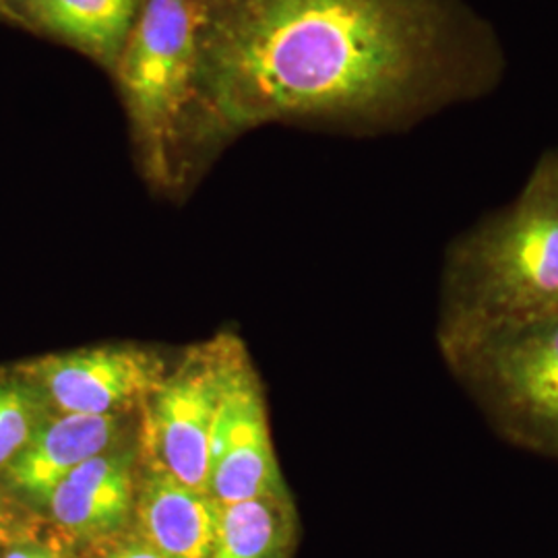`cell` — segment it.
<instances>
[{
	"instance_id": "14",
	"label": "cell",
	"mask_w": 558,
	"mask_h": 558,
	"mask_svg": "<svg viewBox=\"0 0 558 558\" xmlns=\"http://www.w3.org/2000/svg\"><path fill=\"white\" fill-rule=\"evenodd\" d=\"M104 558H163L160 553L143 538L126 539L114 546Z\"/></svg>"
},
{
	"instance_id": "10",
	"label": "cell",
	"mask_w": 558,
	"mask_h": 558,
	"mask_svg": "<svg viewBox=\"0 0 558 558\" xmlns=\"http://www.w3.org/2000/svg\"><path fill=\"white\" fill-rule=\"evenodd\" d=\"M117 437V414H60L59 418H46L20 456L7 465V476L25 495L46 502L73 470L110 451Z\"/></svg>"
},
{
	"instance_id": "9",
	"label": "cell",
	"mask_w": 558,
	"mask_h": 558,
	"mask_svg": "<svg viewBox=\"0 0 558 558\" xmlns=\"http://www.w3.org/2000/svg\"><path fill=\"white\" fill-rule=\"evenodd\" d=\"M141 538L163 558H211L221 505L166 472L147 468L140 500Z\"/></svg>"
},
{
	"instance_id": "3",
	"label": "cell",
	"mask_w": 558,
	"mask_h": 558,
	"mask_svg": "<svg viewBox=\"0 0 558 558\" xmlns=\"http://www.w3.org/2000/svg\"><path fill=\"white\" fill-rule=\"evenodd\" d=\"M199 25L195 0H145L110 77L145 179L177 189L201 163Z\"/></svg>"
},
{
	"instance_id": "4",
	"label": "cell",
	"mask_w": 558,
	"mask_h": 558,
	"mask_svg": "<svg viewBox=\"0 0 558 558\" xmlns=\"http://www.w3.org/2000/svg\"><path fill=\"white\" fill-rule=\"evenodd\" d=\"M439 350L502 439L558 461V313L440 341Z\"/></svg>"
},
{
	"instance_id": "15",
	"label": "cell",
	"mask_w": 558,
	"mask_h": 558,
	"mask_svg": "<svg viewBox=\"0 0 558 558\" xmlns=\"http://www.w3.org/2000/svg\"><path fill=\"white\" fill-rule=\"evenodd\" d=\"M4 558H60L57 553L44 548V546H34V544H23L9 550Z\"/></svg>"
},
{
	"instance_id": "16",
	"label": "cell",
	"mask_w": 558,
	"mask_h": 558,
	"mask_svg": "<svg viewBox=\"0 0 558 558\" xmlns=\"http://www.w3.org/2000/svg\"><path fill=\"white\" fill-rule=\"evenodd\" d=\"M195 2H199L201 4V2H205V0H195Z\"/></svg>"
},
{
	"instance_id": "5",
	"label": "cell",
	"mask_w": 558,
	"mask_h": 558,
	"mask_svg": "<svg viewBox=\"0 0 558 558\" xmlns=\"http://www.w3.org/2000/svg\"><path fill=\"white\" fill-rule=\"evenodd\" d=\"M230 354L226 345L189 354L145 399L147 468L203 493H209L211 433Z\"/></svg>"
},
{
	"instance_id": "6",
	"label": "cell",
	"mask_w": 558,
	"mask_h": 558,
	"mask_svg": "<svg viewBox=\"0 0 558 558\" xmlns=\"http://www.w3.org/2000/svg\"><path fill=\"white\" fill-rule=\"evenodd\" d=\"M209 495L220 505L288 495L259 385L236 348L230 354L211 433Z\"/></svg>"
},
{
	"instance_id": "8",
	"label": "cell",
	"mask_w": 558,
	"mask_h": 558,
	"mask_svg": "<svg viewBox=\"0 0 558 558\" xmlns=\"http://www.w3.org/2000/svg\"><path fill=\"white\" fill-rule=\"evenodd\" d=\"M143 4L145 0H4L0 17L69 46L110 75Z\"/></svg>"
},
{
	"instance_id": "2",
	"label": "cell",
	"mask_w": 558,
	"mask_h": 558,
	"mask_svg": "<svg viewBox=\"0 0 558 558\" xmlns=\"http://www.w3.org/2000/svg\"><path fill=\"white\" fill-rule=\"evenodd\" d=\"M558 313V151L518 197L449 246L440 276V341Z\"/></svg>"
},
{
	"instance_id": "12",
	"label": "cell",
	"mask_w": 558,
	"mask_h": 558,
	"mask_svg": "<svg viewBox=\"0 0 558 558\" xmlns=\"http://www.w3.org/2000/svg\"><path fill=\"white\" fill-rule=\"evenodd\" d=\"M292 539L288 495L221 505L211 558H283Z\"/></svg>"
},
{
	"instance_id": "7",
	"label": "cell",
	"mask_w": 558,
	"mask_h": 558,
	"mask_svg": "<svg viewBox=\"0 0 558 558\" xmlns=\"http://www.w3.org/2000/svg\"><path fill=\"white\" fill-rule=\"evenodd\" d=\"M34 375L60 414L119 416L154 393L166 377V364L141 348H92L40 360Z\"/></svg>"
},
{
	"instance_id": "11",
	"label": "cell",
	"mask_w": 558,
	"mask_h": 558,
	"mask_svg": "<svg viewBox=\"0 0 558 558\" xmlns=\"http://www.w3.org/2000/svg\"><path fill=\"white\" fill-rule=\"evenodd\" d=\"M52 518L73 536L119 530L135 509L133 456L106 451L73 470L46 499Z\"/></svg>"
},
{
	"instance_id": "1",
	"label": "cell",
	"mask_w": 558,
	"mask_h": 558,
	"mask_svg": "<svg viewBox=\"0 0 558 558\" xmlns=\"http://www.w3.org/2000/svg\"><path fill=\"white\" fill-rule=\"evenodd\" d=\"M201 158L265 124L377 135L488 96L505 54L463 0H205Z\"/></svg>"
},
{
	"instance_id": "17",
	"label": "cell",
	"mask_w": 558,
	"mask_h": 558,
	"mask_svg": "<svg viewBox=\"0 0 558 558\" xmlns=\"http://www.w3.org/2000/svg\"><path fill=\"white\" fill-rule=\"evenodd\" d=\"M2 2H4V0H0V4H2Z\"/></svg>"
},
{
	"instance_id": "13",
	"label": "cell",
	"mask_w": 558,
	"mask_h": 558,
	"mask_svg": "<svg viewBox=\"0 0 558 558\" xmlns=\"http://www.w3.org/2000/svg\"><path fill=\"white\" fill-rule=\"evenodd\" d=\"M44 396L25 385H0V468H7L40 428Z\"/></svg>"
}]
</instances>
